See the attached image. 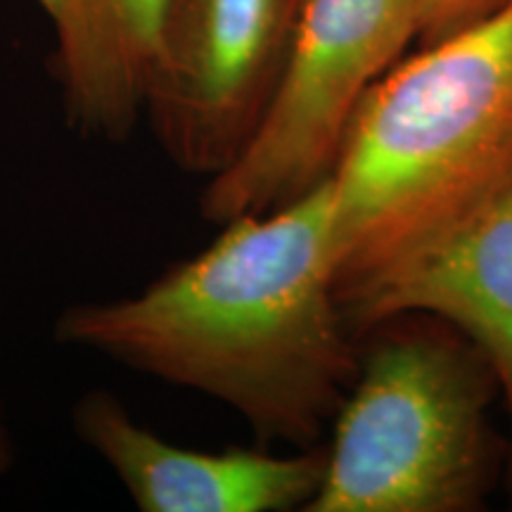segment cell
Returning <instances> with one entry per match:
<instances>
[{
    "label": "cell",
    "instance_id": "3957f363",
    "mask_svg": "<svg viewBox=\"0 0 512 512\" xmlns=\"http://www.w3.org/2000/svg\"><path fill=\"white\" fill-rule=\"evenodd\" d=\"M358 339L356 382L304 512L484 510L508 458L489 418L501 399L489 356L430 313L384 318Z\"/></svg>",
    "mask_w": 512,
    "mask_h": 512
},
{
    "label": "cell",
    "instance_id": "8992f818",
    "mask_svg": "<svg viewBox=\"0 0 512 512\" xmlns=\"http://www.w3.org/2000/svg\"><path fill=\"white\" fill-rule=\"evenodd\" d=\"M72 427L143 512L306 510L325 475L323 444L285 456L268 448H183L140 425L102 387L74 403Z\"/></svg>",
    "mask_w": 512,
    "mask_h": 512
},
{
    "label": "cell",
    "instance_id": "8fae6325",
    "mask_svg": "<svg viewBox=\"0 0 512 512\" xmlns=\"http://www.w3.org/2000/svg\"><path fill=\"white\" fill-rule=\"evenodd\" d=\"M36 3H38V8L46 12L48 19H53L57 8H60V0H36Z\"/></svg>",
    "mask_w": 512,
    "mask_h": 512
},
{
    "label": "cell",
    "instance_id": "5b68a950",
    "mask_svg": "<svg viewBox=\"0 0 512 512\" xmlns=\"http://www.w3.org/2000/svg\"><path fill=\"white\" fill-rule=\"evenodd\" d=\"M309 0H176L143 119L169 162L216 176L259 128Z\"/></svg>",
    "mask_w": 512,
    "mask_h": 512
},
{
    "label": "cell",
    "instance_id": "7a4b0ae2",
    "mask_svg": "<svg viewBox=\"0 0 512 512\" xmlns=\"http://www.w3.org/2000/svg\"><path fill=\"white\" fill-rule=\"evenodd\" d=\"M330 183L342 304L510 188L512 0L406 53L370 88Z\"/></svg>",
    "mask_w": 512,
    "mask_h": 512
},
{
    "label": "cell",
    "instance_id": "6da1fadb",
    "mask_svg": "<svg viewBox=\"0 0 512 512\" xmlns=\"http://www.w3.org/2000/svg\"><path fill=\"white\" fill-rule=\"evenodd\" d=\"M221 228L145 290L64 309L53 335L223 403L259 444L320 446L361 361L337 294L330 178Z\"/></svg>",
    "mask_w": 512,
    "mask_h": 512
},
{
    "label": "cell",
    "instance_id": "9c48e42d",
    "mask_svg": "<svg viewBox=\"0 0 512 512\" xmlns=\"http://www.w3.org/2000/svg\"><path fill=\"white\" fill-rule=\"evenodd\" d=\"M508 0H418V41L415 46L434 43L453 31L470 27L501 8Z\"/></svg>",
    "mask_w": 512,
    "mask_h": 512
},
{
    "label": "cell",
    "instance_id": "52a82bcc",
    "mask_svg": "<svg viewBox=\"0 0 512 512\" xmlns=\"http://www.w3.org/2000/svg\"><path fill=\"white\" fill-rule=\"evenodd\" d=\"M356 337L401 313L456 325L489 356L508 413L505 484L512 496V185L448 238L342 304Z\"/></svg>",
    "mask_w": 512,
    "mask_h": 512
},
{
    "label": "cell",
    "instance_id": "ba28073f",
    "mask_svg": "<svg viewBox=\"0 0 512 512\" xmlns=\"http://www.w3.org/2000/svg\"><path fill=\"white\" fill-rule=\"evenodd\" d=\"M174 3L60 0L53 74L69 128L107 143L136 131Z\"/></svg>",
    "mask_w": 512,
    "mask_h": 512
},
{
    "label": "cell",
    "instance_id": "277c9868",
    "mask_svg": "<svg viewBox=\"0 0 512 512\" xmlns=\"http://www.w3.org/2000/svg\"><path fill=\"white\" fill-rule=\"evenodd\" d=\"M415 41L418 0H309L259 128L207 178L202 219L266 214L328 181L361 100Z\"/></svg>",
    "mask_w": 512,
    "mask_h": 512
},
{
    "label": "cell",
    "instance_id": "30bf717a",
    "mask_svg": "<svg viewBox=\"0 0 512 512\" xmlns=\"http://www.w3.org/2000/svg\"><path fill=\"white\" fill-rule=\"evenodd\" d=\"M15 465V441L8 430V422L3 418V408H0V477H5Z\"/></svg>",
    "mask_w": 512,
    "mask_h": 512
}]
</instances>
